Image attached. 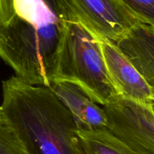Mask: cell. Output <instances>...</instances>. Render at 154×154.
<instances>
[{
	"instance_id": "6da1fadb",
	"label": "cell",
	"mask_w": 154,
	"mask_h": 154,
	"mask_svg": "<svg viewBox=\"0 0 154 154\" xmlns=\"http://www.w3.org/2000/svg\"><path fill=\"white\" fill-rule=\"evenodd\" d=\"M66 23L48 0H13V14L0 25V58L25 82L49 87Z\"/></svg>"
},
{
	"instance_id": "7a4b0ae2",
	"label": "cell",
	"mask_w": 154,
	"mask_h": 154,
	"mask_svg": "<svg viewBox=\"0 0 154 154\" xmlns=\"http://www.w3.org/2000/svg\"><path fill=\"white\" fill-rule=\"evenodd\" d=\"M0 112L33 154H82L73 116L50 87L5 80Z\"/></svg>"
},
{
	"instance_id": "3957f363",
	"label": "cell",
	"mask_w": 154,
	"mask_h": 154,
	"mask_svg": "<svg viewBox=\"0 0 154 154\" xmlns=\"http://www.w3.org/2000/svg\"><path fill=\"white\" fill-rule=\"evenodd\" d=\"M78 86L93 102L105 106L119 95L108 75L99 36L80 22H67L54 81Z\"/></svg>"
},
{
	"instance_id": "277c9868",
	"label": "cell",
	"mask_w": 154,
	"mask_h": 154,
	"mask_svg": "<svg viewBox=\"0 0 154 154\" xmlns=\"http://www.w3.org/2000/svg\"><path fill=\"white\" fill-rule=\"evenodd\" d=\"M65 22H80L99 38L118 40L140 22L119 0H48Z\"/></svg>"
},
{
	"instance_id": "5b68a950",
	"label": "cell",
	"mask_w": 154,
	"mask_h": 154,
	"mask_svg": "<svg viewBox=\"0 0 154 154\" xmlns=\"http://www.w3.org/2000/svg\"><path fill=\"white\" fill-rule=\"evenodd\" d=\"M102 107L110 132L136 154H154V112L150 105L119 96Z\"/></svg>"
},
{
	"instance_id": "8992f818",
	"label": "cell",
	"mask_w": 154,
	"mask_h": 154,
	"mask_svg": "<svg viewBox=\"0 0 154 154\" xmlns=\"http://www.w3.org/2000/svg\"><path fill=\"white\" fill-rule=\"evenodd\" d=\"M99 41L108 75L119 96L144 105L153 104V91L115 42L99 37Z\"/></svg>"
},
{
	"instance_id": "52a82bcc",
	"label": "cell",
	"mask_w": 154,
	"mask_h": 154,
	"mask_svg": "<svg viewBox=\"0 0 154 154\" xmlns=\"http://www.w3.org/2000/svg\"><path fill=\"white\" fill-rule=\"evenodd\" d=\"M49 87L72 114L78 129L108 128V117L104 108L99 107L78 86L56 81Z\"/></svg>"
},
{
	"instance_id": "ba28073f",
	"label": "cell",
	"mask_w": 154,
	"mask_h": 154,
	"mask_svg": "<svg viewBox=\"0 0 154 154\" xmlns=\"http://www.w3.org/2000/svg\"><path fill=\"white\" fill-rule=\"evenodd\" d=\"M115 42L154 93V26L138 22Z\"/></svg>"
},
{
	"instance_id": "9c48e42d",
	"label": "cell",
	"mask_w": 154,
	"mask_h": 154,
	"mask_svg": "<svg viewBox=\"0 0 154 154\" xmlns=\"http://www.w3.org/2000/svg\"><path fill=\"white\" fill-rule=\"evenodd\" d=\"M82 154H136L107 129L77 130Z\"/></svg>"
},
{
	"instance_id": "30bf717a",
	"label": "cell",
	"mask_w": 154,
	"mask_h": 154,
	"mask_svg": "<svg viewBox=\"0 0 154 154\" xmlns=\"http://www.w3.org/2000/svg\"><path fill=\"white\" fill-rule=\"evenodd\" d=\"M0 154H33L13 123L0 112Z\"/></svg>"
},
{
	"instance_id": "8fae6325",
	"label": "cell",
	"mask_w": 154,
	"mask_h": 154,
	"mask_svg": "<svg viewBox=\"0 0 154 154\" xmlns=\"http://www.w3.org/2000/svg\"><path fill=\"white\" fill-rule=\"evenodd\" d=\"M138 20L154 26V0H119Z\"/></svg>"
},
{
	"instance_id": "7c38bea8",
	"label": "cell",
	"mask_w": 154,
	"mask_h": 154,
	"mask_svg": "<svg viewBox=\"0 0 154 154\" xmlns=\"http://www.w3.org/2000/svg\"><path fill=\"white\" fill-rule=\"evenodd\" d=\"M13 14V0H0V22L8 20Z\"/></svg>"
},
{
	"instance_id": "4fadbf2b",
	"label": "cell",
	"mask_w": 154,
	"mask_h": 154,
	"mask_svg": "<svg viewBox=\"0 0 154 154\" xmlns=\"http://www.w3.org/2000/svg\"><path fill=\"white\" fill-rule=\"evenodd\" d=\"M150 106H151V108H152V110H153V111L154 112V103L153 104H152L151 105H150Z\"/></svg>"
}]
</instances>
